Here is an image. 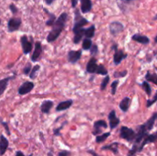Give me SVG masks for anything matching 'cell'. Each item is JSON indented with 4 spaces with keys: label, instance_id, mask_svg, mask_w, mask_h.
<instances>
[{
    "label": "cell",
    "instance_id": "cell-1",
    "mask_svg": "<svg viewBox=\"0 0 157 156\" xmlns=\"http://www.w3.org/2000/svg\"><path fill=\"white\" fill-rule=\"evenodd\" d=\"M67 19H68V14L66 13V12H63L59 15V17L57 18L53 25L52 26V30L48 35L47 38H46L48 42L52 43L58 39V38L60 36L61 32L65 28Z\"/></svg>",
    "mask_w": 157,
    "mask_h": 156
},
{
    "label": "cell",
    "instance_id": "cell-2",
    "mask_svg": "<svg viewBox=\"0 0 157 156\" xmlns=\"http://www.w3.org/2000/svg\"><path fill=\"white\" fill-rule=\"evenodd\" d=\"M89 21L85 18L81 16L79 10H75V21H74V26L72 31L78 30V29L83 28L87 24H88Z\"/></svg>",
    "mask_w": 157,
    "mask_h": 156
},
{
    "label": "cell",
    "instance_id": "cell-3",
    "mask_svg": "<svg viewBox=\"0 0 157 156\" xmlns=\"http://www.w3.org/2000/svg\"><path fill=\"white\" fill-rule=\"evenodd\" d=\"M137 1L138 0H117V4L121 12L127 13L133 9Z\"/></svg>",
    "mask_w": 157,
    "mask_h": 156
},
{
    "label": "cell",
    "instance_id": "cell-4",
    "mask_svg": "<svg viewBox=\"0 0 157 156\" xmlns=\"http://www.w3.org/2000/svg\"><path fill=\"white\" fill-rule=\"evenodd\" d=\"M121 137L128 142H132L136 138V132L133 128H128L127 126H122L121 128Z\"/></svg>",
    "mask_w": 157,
    "mask_h": 156
},
{
    "label": "cell",
    "instance_id": "cell-5",
    "mask_svg": "<svg viewBox=\"0 0 157 156\" xmlns=\"http://www.w3.org/2000/svg\"><path fill=\"white\" fill-rule=\"evenodd\" d=\"M112 49L114 50V54H113V63L115 65H119L122 61L127 58V54L124 53L123 50H120L117 48V44H114L112 46Z\"/></svg>",
    "mask_w": 157,
    "mask_h": 156
},
{
    "label": "cell",
    "instance_id": "cell-6",
    "mask_svg": "<svg viewBox=\"0 0 157 156\" xmlns=\"http://www.w3.org/2000/svg\"><path fill=\"white\" fill-rule=\"evenodd\" d=\"M21 25V19L17 17H12L8 21L7 28L8 32L12 33L18 31Z\"/></svg>",
    "mask_w": 157,
    "mask_h": 156
},
{
    "label": "cell",
    "instance_id": "cell-7",
    "mask_svg": "<svg viewBox=\"0 0 157 156\" xmlns=\"http://www.w3.org/2000/svg\"><path fill=\"white\" fill-rule=\"evenodd\" d=\"M20 42H21V47H22V51L24 54H28L32 50V42L30 41L25 35H22L20 38Z\"/></svg>",
    "mask_w": 157,
    "mask_h": 156
},
{
    "label": "cell",
    "instance_id": "cell-8",
    "mask_svg": "<svg viewBox=\"0 0 157 156\" xmlns=\"http://www.w3.org/2000/svg\"><path fill=\"white\" fill-rule=\"evenodd\" d=\"M35 87V84L32 81H25L23 83L18 89V93L21 96L28 94L30 93Z\"/></svg>",
    "mask_w": 157,
    "mask_h": 156
},
{
    "label": "cell",
    "instance_id": "cell-9",
    "mask_svg": "<svg viewBox=\"0 0 157 156\" xmlns=\"http://www.w3.org/2000/svg\"><path fill=\"white\" fill-rule=\"evenodd\" d=\"M124 26L120 21H112L110 24H109V30H110V33L113 36H116V35H119L120 33L124 31Z\"/></svg>",
    "mask_w": 157,
    "mask_h": 156
},
{
    "label": "cell",
    "instance_id": "cell-10",
    "mask_svg": "<svg viewBox=\"0 0 157 156\" xmlns=\"http://www.w3.org/2000/svg\"><path fill=\"white\" fill-rule=\"evenodd\" d=\"M81 54H82V50H70L67 53V61L71 64H76L81 59Z\"/></svg>",
    "mask_w": 157,
    "mask_h": 156
},
{
    "label": "cell",
    "instance_id": "cell-11",
    "mask_svg": "<svg viewBox=\"0 0 157 156\" xmlns=\"http://www.w3.org/2000/svg\"><path fill=\"white\" fill-rule=\"evenodd\" d=\"M109 122H110V129H114L115 128L118 126V125L121 122V120L118 117L116 116V111L114 110H111L109 113L108 116Z\"/></svg>",
    "mask_w": 157,
    "mask_h": 156
},
{
    "label": "cell",
    "instance_id": "cell-12",
    "mask_svg": "<svg viewBox=\"0 0 157 156\" xmlns=\"http://www.w3.org/2000/svg\"><path fill=\"white\" fill-rule=\"evenodd\" d=\"M101 128H107V122L104 120H103V119H100V120L96 121V122L94 123V130L93 131V135H94V136H97V135H98V136L100 133L102 132V130H101Z\"/></svg>",
    "mask_w": 157,
    "mask_h": 156
},
{
    "label": "cell",
    "instance_id": "cell-13",
    "mask_svg": "<svg viewBox=\"0 0 157 156\" xmlns=\"http://www.w3.org/2000/svg\"><path fill=\"white\" fill-rule=\"evenodd\" d=\"M98 67V64H97V59L94 57H92V58L89 60L88 63L87 64L86 71L89 73H96Z\"/></svg>",
    "mask_w": 157,
    "mask_h": 156
},
{
    "label": "cell",
    "instance_id": "cell-14",
    "mask_svg": "<svg viewBox=\"0 0 157 156\" xmlns=\"http://www.w3.org/2000/svg\"><path fill=\"white\" fill-rule=\"evenodd\" d=\"M41 51H42V47H41V44L39 41L35 42V50H34L33 54L31 57V60L32 62H36L38 60V58L41 56Z\"/></svg>",
    "mask_w": 157,
    "mask_h": 156
},
{
    "label": "cell",
    "instance_id": "cell-15",
    "mask_svg": "<svg viewBox=\"0 0 157 156\" xmlns=\"http://www.w3.org/2000/svg\"><path fill=\"white\" fill-rule=\"evenodd\" d=\"M156 141H157V135L155 133V134H148L144 139L143 140L142 143L141 145H140V148H139V151H141L143 150V148H144L147 144L148 143H152V142H155Z\"/></svg>",
    "mask_w": 157,
    "mask_h": 156
},
{
    "label": "cell",
    "instance_id": "cell-16",
    "mask_svg": "<svg viewBox=\"0 0 157 156\" xmlns=\"http://www.w3.org/2000/svg\"><path fill=\"white\" fill-rule=\"evenodd\" d=\"M9 140L2 134L0 135V155H3L9 147Z\"/></svg>",
    "mask_w": 157,
    "mask_h": 156
},
{
    "label": "cell",
    "instance_id": "cell-17",
    "mask_svg": "<svg viewBox=\"0 0 157 156\" xmlns=\"http://www.w3.org/2000/svg\"><path fill=\"white\" fill-rule=\"evenodd\" d=\"M14 78H15V76H10L0 80V96L4 93V92L6 91V90L7 89L9 81H10L11 80H13Z\"/></svg>",
    "mask_w": 157,
    "mask_h": 156
},
{
    "label": "cell",
    "instance_id": "cell-18",
    "mask_svg": "<svg viewBox=\"0 0 157 156\" xmlns=\"http://www.w3.org/2000/svg\"><path fill=\"white\" fill-rule=\"evenodd\" d=\"M73 102H74L73 99H67V100L62 101V102H59L58 105L56 107V111L61 112V111H64V110H67V109H69L71 106Z\"/></svg>",
    "mask_w": 157,
    "mask_h": 156
},
{
    "label": "cell",
    "instance_id": "cell-19",
    "mask_svg": "<svg viewBox=\"0 0 157 156\" xmlns=\"http://www.w3.org/2000/svg\"><path fill=\"white\" fill-rule=\"evenodd\" d=\"M54 102L52 100H44L41 105V111L44 114H48L51 111V109L53 107Z\"/></svg>",
    "mask_w": 157,
    "mask_h": 156
},
{
    "label": "cell",
    "instance_id": "cell-20",
    "mask_svg": "<svg viewBox=\"0 0 157 156\" xmlns=\"http://www.w3.org/2000/svg\"><path fill=\"white\" fill-rule=\"evenodd\" d=\"M132 40L142 44H148L150 43V38L147 36L140 35V34H134L132 36Z\"/></svg>",
    "mask_w": 157,
    "mask_h": 156
},
{
    "label": "cell",
    "instance_id": "cell-21",
    "mask_svg": "<svg viewBox=\"0 0 157 156\" xmlns=\"http://www.w3.org/2000/svg\"><path fill=\"white\" fill-rule=\"evenodd\" d=\"M91 9L92 2L90 0H81V10L82 13H88Z\"/></svg>",
    "mask_w": 157,
    "mask_h": 156
},
{
    "label": "cell",
    "instance_id": "cell-22",
    "mask_svg": "<svg viewBox=\"0 0 157 156\" xmlns=\"http://www.w3.org/2000/svg\"><path fill=\"white\" fill-rule=\"evenodd\" d=\"M130 104H131V99H130V98L128 97V96H126V97H124V99L121 101V102H120V109H121L124 113H127L129 110Z\"/></svg>",
    "mask_w": 157,
    "mask_h": 156
},
{
    "label": "cell",
    "instance_id": "cell-23",
    "mask_svg": "<svg viewBox=\"0 0 157 156\" xmlns=\"http://www.w3.org/2000/svg\"><path fill=\"white\" fill-rule=\"evenodd\" d=\"M84 30H85V28H83L78 29V30L73 31L74 34H75V36H74V38H73L74 44H79L80 41L82 40L83 37L84 36Z\"/></svg>",
    "mask_w": 157,
    "mask_h": 156
},
{
    "label": "cell",
    "instance_id": "cell-24",
    "mask_svg": "<svg viewBox=\"0 0 157 156\" xmlns=\"http://www.w3.org/2000/svg\"><path fill=\"white\" fill-rule=\"evenodd\" d=\"M146 80L149 81V82H152L155 85H157V74L156 73H151L150 71H147V74L145 76Z\"/></svg>",
    "mask_w": 157,
    "mask_h": 156
},
{
    "label": "cell",
    "instance_id": "cell-25",
    "mask_svg": "<svg viewBox=\"0 0 157 156\" xmlns=\"http://www.w3.org/2000/svg\"><path fill=\"white\" fill-rule=\"evenodd\" d=\"M95 34V25L92 24L91 26H90L87 28H85L84 30V36L87 38H90L91 39L94 36Z\"/></svg>",
    "mask_w": 157,
    "mask_h": 156
},
{
    "label": "cell",
    "instance_id": "cell-26",
    "mask_svg": "<svg viewBox=\"0 0 157 156\" xmlns=\"http://www.w3.org/2000/svg\"><path fill=\"white\" fill-rule=\"evenodd\" d=\"M118 145L119 143L118 142H113V143L110 144V145H107L106 146L103 147V150H110V151H113L114 154H117L118 153Z\"/></svg>",
    "mask_w": 157,
    "mask_h": 156
},
{
    "label": "cell",
    "instance_id": "cell-27",
    "mask_svg": "<svg viewBox=\"0 0 157 156\" xmlns=\"http://www.w3.org/2000/svg\"><path fill=\"white\" fill-rule=\"evenodd\" d=\"M44 12H45L46 13L48 14V15L49 16L48 19V21H46V25H47V26H52V25H53L54 23L55 22V21H56V17H55V14L49 12L46 9H44Z\"/></svg>",
    "mask_w": 157,
    "mask_h": 156
},
{
    "label": "cell",
    "instance_id": "cell-28",
    "mask_svg": "<svg viewBox=\"0 0 157 156\" xmlns=\"http://www.w3.org/2000/svg\"><path fill=\"white\" fill-rule=\"evenodd\" d=\"M92 41L90 38H85L84 40H83L82 42V48L85 50H88L91 48L92 47Z\"/></svg>",
    "mask_w": 157,
    "mask_h": 156
},
{
    "label": "cell",
    "instance_id": "cell-29",
    "mask_svg": "<svg viewBox=\"0 0 157 156\" xmlns=\"http://www.w3.org/2000/svg\"><path fill=\"white\" fill-rule=\"evenodd\" d=\"M110 136V132H107L103 133L101 136H97L96 137V142L97 143H101V142H104L109 136Z\"/></svg>",
    "mask_w": 157,
    "mask_h": 156
},
{
    "label": "cell",
    "instance_id": "cell-30",
    "mask_svg": "<svg viewBox=\"0 0 157 156\" xmlns=\"http://www.w3.org/2000/svg\"><path fill=\"white\" fill-rule=\"evenodd\" d=\"M40 68H41V66L38 65V64H36V65L34 66V67H32V71H31L30 74H29V77L32 80L35 79V77H36L37 72L40 70Z\"/></svg>",
    "mask_w": 157,
    "mask_h": 156
},
{
    "label": "cell",
    "instance_id": "cell-31",
    "mask_svg": "<svg viewBox=\"0 0 157 156\" xmlns=\"http://www.w3.org/2000/svg\"><path fill=\"white\" fill-rule=\"evenodd\" d=\"M108 71H107V68L104 67V64H99L98 65V69H97L96 73L99 75H107Z\"/></svg>",
    "mask_w": 157,
    "mask_h": 156
},
{
    "label": "cell",
    "instance_id": "cell-32",
    "mask_svg": "<svg viewBox=\"0 0 157 156\" xmlns=\"http://www.w3.org/2000/svg\"><path fill=\"white\" fill-rule=\"evenodd\" d=\"M141 86H142V88L144 89V91L147 93V94L148 95V96H150V95H151V93H152V90H151V87H150V84H148V82H147V80L144 81V82L142 83V84H141Z\"/></svg>",
    "mask_w": 157,
    "mask_h": 156
},
{
    "label": "cell",
    "instance_id": "cell-33",
    "mask_svg": "<svg viewBox=\"0 0 157 156\" xmlns=\"http://www.w3.org/2000/svg\"><path fill=\"white\" fill-rule=\"evenodd\" d=\"M109 81H110V76H106L104 78V80H102L101 84V90H104L107 87V84H109Z\"/></svg>",
    "mask_w": 157,
    "mask_h": 156
},
{
    "label": "cell",
    "instance_id": "cell-34",
    "mask_svg": "<svg viewBox=\"0 0 157 156\" xmlns=\"http://www.w3.org/2000/svg\"><path fill=\"white\" fill-rule=\"evenodd\" d=\"M118 84H119V80H115L114 81H113L110 85V87H111V94L115 95L117 92V89Z\"/></svg>",
    "mask_w": 157,
    "mask_h": 156
},
{
    "label": "cell",
    "instance_id": "cell-35",
    "mask_svg": "<svg viewBox=\"0 0 157 156\" xmlns=\"http://www.w3.org/2000/svg\"><path fill=\"white\" fill-rule=\"evenodd\" d=\"M32 64H31L30 62L27 63L25 66V67L23 68V73L25 75H29L30 74L31 71H32Z\"/></svg>",
    "mask_w": 157,
    "mask_h": 156
},
{
    "label": "cell",
    "instance_id": "cell-36",
    "mask_svg": "<svg viewBox=\"0 0 157 156\" xmlns=\"http://www.w3.org/2000/svg\"><path fill=\"white\" fill-rule=\"evenodd\" d=\"M127 70H124V71L121 72H118V71H115L114 73H113V76H114L115 78H121V77H124V76H127Z\"/></svg>",
    "mask_w": 157,
    "mask_h": 156
},
{
    "label": "cell",
    "instance_id": "cell-37",
    "mask_svg": "<svg viewBox=\"0 0 157 156\" xmlns=\"http://www.w3.org/2000/svg\"><path fill=\"white\" fill-rule=\"evenodd\" d=\"M157 101V91L156 93V94L154 95V96H153V98L152 99H147V108H149V107H150L151 106H153V104L155 103Z\"/></svg>",
    "mask_w": 157,
    "mask_h": 156
},
{
    "label": "cell",
    "instance_id": "cell-38",
    "mask_svg": "<svg viewBox=\"0 0 157 156\" xmlns=\"http://www.w3.org/2000/svg\"><path fill=\"white\" fill-rule=\"evenodd\" d=\"M67 123V121H65V122H64L62 123V125H61V126L59 127V128H55V129H54V135H55V136H60V135H61V130L63 128H64V125H66V124Z\"/></svg>",
    "mask_w": 157,
    "mask_h": 156
},
{
    "label": "cell",
    "instance_id": "cell-39",
    "mask_svg": "<svg viewBox=\"0 0 157 156\" xmlns=\"http://www.w3.org/2000/svg\"><path fill=\"white\" fill-rule=\"evenodd\" d=\"M0 124H1V125H2L3 127H4L5 130H6V133H7V135L10 136V135H11V132H10V129H9V124H8V122H4V121H2V119H0Z\"/></svg>",
    "mask_w": 157,
    "mask_h": 156
},
{
    "label": "cell",
    "instance_id": "cell-40",
    "mask_svg": "<svg viewBox=\"0 0 157 156\" xmlns=\"http://www.w3.org/2000/svg\"><path fill=\"white\" fill-rule=\"evenodd\" d=\"M90 54L94 56V55L98 54V47L97 44H93L91 47V48L90 49Z\"/></svg>",
    "mask_w": 157,
    "mask_h": 156
},
{
    "label": "cell",
    "instance_id": "cell-41",
    "mask_svg": "<svg viewBox=\"0 0 157 156\" xmlns=\"http://www.w3.org/2000/svg\"><path fill=\"white\" fill-rule=\"evenodd\" d=\"M9 9H10V11L12 12V13L13 14V15H15V14L18 13V8H17L15 5L12 4H12L9 5Z\"/></svg>",
    "mask_w": 157,
    "mask_h": 156
},
{
    "label": "cell",
    "instance_id": "cell-42",
    "mask_svg": "<svg viewBox=\"0 0 157 156\" xmlns=\"http://www.w3.org/2000/svg\"><path fill=\"white\" fill-rule=\"evenodd\" d=\"M71 154V152L68 151H61L58 153V156H68Z\"/></svg>",
    "mask_w": 157,
    "mask_h": 156
},
{
    "label": "cell",
    "instance_id": "cell-43",
    "mask_svg": "<svg viewBox=\"0 0 157 156\" xmlns=\"http://www.w3.org/2000/svg\"><path fill=\"white\" fill-rule=\"evenodd\" d=\"M15 156H25L24 154H23L22 151H17L16 153H15ZM29 156H32V154H30Z\"/></svg>",
    "mask_w": 157,
    "mask_h": 156
},
{
    "label": "cell",
    "instance_id": "cell-44",
    "mask_svg": "<svg viewBox=\"0 0 157 156\" xmlns=\"http://www.w3.org/2000/svg\"><path fill=\"white\" fill-rule=\"evenodd\" d=\"M71 6L72 8L76 7L77 4H78V0H71Z\"/></svg>",
    "mask_w": 157,
    "mask_h": 156
},
{
    "label": "cell",
    "instance_id": "cell-45",
    "mask_svg": "<svg viewBox=\"0 0 157 156\" xmlns=\"http://www.w3.org/2000/svg\"><path fill=\"white\" fill-rule=\"evenodd\" d=\"M54 1H55V0H44V2H45L47 5H52Z\"/></svg>",
    "mask_w": 157,
    "mask_h": 156
},
{
    "label": "cell",
    "instance_id": "cell-46",
    "mask_svg": "<svg viewBox=\"0 0 157 156\" xmlns=\"http://www.w3.org/2000/svg\"><path fill=\"white\" fill-rule=\"evenodd\" d=\"M88 152H89V153H90V154H93L94 156H99V155H98V154H97L96 153H95L94 151H90V150H89V151H88Z\"/></svg>",
    "mask_w": 157,
    "mask_h": 156
},
{
    "label": "cell",
    "instance_id": "cell-47",
    "mask_svg": "<svg viewBox=\"0 0 157 156\" xmlns=\"http://www.w3.org/2000/svg\"><path fill=\"white\" fill-rule=\"evenodd\" d=\"M153 20H154V21H156V20H157V14L154 16V18H153Z\"/></svg>",
    "mask_w": 157,
    "mask_h": 156
},
{
    "label": "cell",
    "instance_id": "cell-48",
    "mask_svg": "<svg viewBox=\"0 0 157 156\" xmlns=\"http://www.w3.org/2000/svg\"><path fill=\"white\" fill-rule=\"evenodd\" d=\"M155 42H156V43H157V35H156V37H155Z\"/></svg>",
    "mask_w": 157,
    "mask_h": 156
},
{
    "label": "cell",
    "instance_id": "cell-49",
    "mask_svg": "<svg viewBox=\"0 0 157 156\" xmlns=\"http://www.w3.org/2000/svg\"><path fill=\"white\" fill-rule=\"evenodd\" d=\"M1 22H2V20L0 19V24H1Z\"/></svg>",
    "mask_w": 157,
    "mask_h": 156
},
{
    "label": "cell",
    "instance_id": "cell-50",
    "mask_svg": "<svg viewBox=\"0 0 157 156\" xmlns=\"http://www.w3.org/2000/svg\"><path fill=\"white\" fill-rule=\"evenodd\" d=\"M13 1H18V0H13Z\"/></svg>",
    "mask_w": 157,
    "mask_h": 156
},
{
    "label": "cell",
    "instance_id": "cell-51",
    "mask_svg": "<svg viewBox=\"0 0 157 156\" xmlns=\"http://www.w3.org/2000/svg\"><path fill=\"white\" fill-rule=\"evenodd\" d=\"M156 135H157V132H156Z\"/></svg>",
    "mask_w": 157,
    "mask_h": 156
}]
</instances>
